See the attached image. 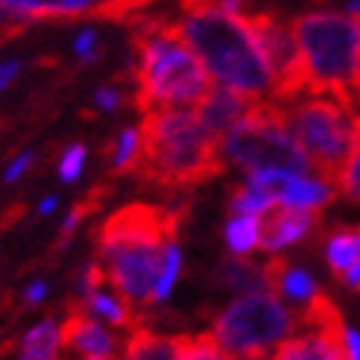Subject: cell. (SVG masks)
Instances as JSON below:
<instances>
[{
	"label": "cell",
	"mask_w": 360,
	"mask_h": 360,
	"mask_svg": "<svg viewBox=\"0 0 360 360\" xmlns=\"http://www.w3.org/2000/svg\"><path fill=\"white\" fill-rule=\"evenodd\" d=\"M24 217V205L18 202V205H12L9 211H4V217H0V229H9V226H15L18 220Z\"/></svg>",
	"instance_id": "cell-36"
},
{
	"label": "cell",
	"mask_w": 360,
	"mask_h": 360,
	"mask_svg": "<svg viewBox=\"0 0 360 360\" xmlns=\"http://www.w3.org/2000/svg\"><path fill=\"white\" fill-rule=\"evenodd\" d=\"M182 12H196V9H220L229 15H240L252 9V0H179Z\"/></svg>",
	"instance_id": "cell-29"
},
{
	"label": "cell",
	"mask_w": 360,
	"mask_h": 360,
	"mask_svg": "<svg viewBox=\"0 0 360 360\" xmlns=\"http://www.w3.org/2000/svg\"><path fill=\"white\" fill-rule=\"evenodd\" d=\"M273 202H278V200L266 196L264 191L252 188V185H238L229 193V214H255L258 217V214H264Z\"/></svg>",
	"instance_id": "cell-24"
},
{
	"label": "cell",
	"mask_w": 360,
	"mask_h": 360,
	"mask_svg": "<svg viewBox=\"0 0 360 360\" xmlns=\"http://www.w3.org/2000/svg\"><path fill=\"white\" fill-rule=\"evenodd\" d=\"M246 24L273 70V100L287 105L304 97V68L290 21L276 9H252L246 15Z\"/></svg>",
	"instance_id": "cell-9"
},
{
	"label": "cell",
	"mask_w": 360,
	"mask_h": 360,
	"mask_svg": "<svg viewBox=\"0 0 360 360\" xmlns=\"http://www.w3.org/2000/svg\"><path fill=\"white\" fill-rule=\"evenodd\" d=\"M296 331V314L276 293H246L214 316L211 337L226 354L264 357L276 343Z\"/></svg>",
	"instance_id": "cell-7"
},
{
	"label": "cell",
	"mask_w": 360,
	"mask_h": 360,
	"mask_svg": "<svg viewBox=\"0 0 360 360\" xmlns=\"http://www.w3.org/2000/svg\"><path fill=\"white\" fill-rule=\"evenodd\" d=\"M97 41H100V35H97V30H91V27L82 30V32L77 35L74 50H77V56H79L82 65H91V62L100 59V47H97Z\"/></svg>",
	"instance_id": "cell-30"
},
{
	"label": "cell",
	"mask_w": 360,
	"mask_h": 360,
	"mask_svg": "<svg viewBox=\"0 0 360 360\" xmlns=\"http://www.w3.org/2000/svg\"><path fill=\"white\" fill-rule=\"evenodd\" d=\"M223 235L231 255H249L258 249V217L255 214H231Z\"/></svg>",
	"instance_id": "cell-21"
},
{
	"label": "cell",
	"mask_w": 360,
	"mask_h": 360,
	"mask_svg": "<svg viewBox=\"0 0 360 360\" xmlns=\"http://www.w3.org/2000/svg\"><path fill=\"white\" fill-rule=\"evenodd\" d=\"M85 155H88L85 143H70V147L62 153V158H59V179H62L65 185L77 182V179L82 176V167H85Z\"/></svg>",
	"instance_id": "cell-28"
},
{
	"label": "cell",
	"mask_w": 360,
	"mask_h": 360,
	"mask_svg": "<svg viewBox=\"0 0 360 360\" xmlns=\"http://www.w3.org/2000/svg\"><path fill=\"white\" fill-rule=\"evenodd\" d=\"M290 266L287 258H269L264 264L255 261H243L240 255L235 258H223L217 264V273H214V281H217L223 290L231 293H278V281L284 276V269Z\"/></svg>",
	"instance_id": "cell-12"
},
{
	"label": "cell",
	"mask_w": 360,
	"mask_h": 360,
	"mask_svg": "<svg viewBox=\"0 0 360 360\" xmlns=\"http://www.w3.org/2000/svg\"><path fill=\"white\" fill-rule=\"evenodd\" d=\"M30 165H32V153H24V155H18L15 161H12V167L6 170V182H18V179H21L27 170H30Z\"/></svg>",
	"instance_id": "cell-33"
},
{
	"label": "cell",
	"mask_w": 360,
	"mask_h": 360,
	"mask_svg": "<svg viewBox=\"0 0 360 360\" xmlns=\"http://www.w3.org/2000/svg\"><path fill=\"white\" fill-rule=\"evenodd\" d=\"M273 360H352L346 349V337L304 331L299 337H284Z\"/></svg>",
	"instance_id": "cell-15"
},
{
	"label": "cell",
	"mask_w": 360,
	"mask_h": 360,
	"mask_svg": "<svg viewBox=\"0 0 360 360\" xmlns=\"http://www.w3.org/2000/svg\"><path fill=\"white\" fill-rule=\"evenodd\" d=\"M18 70H21V62H4L0 65V91L18 77Z\"/></svg>",
	"instance_id": "cell-35"
},
{
	"label": "cell",
	"mask_w": 360,
	"mask_h": 360,
	"mask_svg": "<svg viewBox=\"0 0 360 360\" xmlns=\"http://www.w3.org/2000/svg\"><path fill=\"white\" fill-rule=\"evenodd\" d=\"M334 191H337V196H343L346 202L360 205V147L346 158V165L340 167V173L334 179Z\"/></svg>",
	"instance_id": "cell-25"
},
{
	"label": "cell",
	"mask_w": 360,
	"mask_h": 360,
	"mask_svg": "<svg viewBox=\"0 0 360 360\" xmlns=\"http://www.w3.org/2000/svg\"><path fill=\"white\" fill-rule=\"evenodd\" d=\"M281 205L290 208H304V211H322L328 202L337 200V191L328 182H319L311 176H293V182L287 185V191L278 196Z\"/></svg>",
	"instance_id": "cell-19"
},
{
	"label": "cell",
	"mask_w": 360,
	"mask_h": 360,
	"mask_svg": "<svg viewBox=\"0 0 360 360\" xmlns=\"http://www.w3.org/2000/svg\"><path fill=\"white\" fill-rule=\"evenodd\" d=\"M252 103L255 100H249L238 91H231V88L220 85V88H211L193 109H196V117H200V123L205 126V129L217 141H223L240 123V117L249 112Z\"/></svg>",
	"instance_id": "cell-14"
},
{
	"label": "cell",
	"mask_w": 360,
	"mask_h": 360,
	"mask_svg": "<svg viewBox=\"0 0 360 360\" xmlns=\"http://www.w3.org/2000/svg\"><path fill=\"white\" fill-rule=\"evenodd\" d=\"M21 360H62L59 354H30V352H21Z\"/></svg>",
	"instance_id": "cell-39"
},
{
	"label": "cell",
	"mask_w": 360,
	"mask_h": 360,
	"mask_svg": "<svg viewBox=\"0 0 360 360\" xmlns=\"http://www.w3.org/2000/svg\"><path fill=\"white\" fill-rule=\"evenodd\" d=\"M21 352L30 354H56L59 349V326L53 319H41L39 326H32L24 337H21Z\"/></svg>",
	"instance_id": "cell-23"
},
{
	"label": "cell",
	"mask_w": 360,
	"mask_h": 360,
	"mask_svg": "<svg viewBox=\"0 0 360 360\" xmlns=\"http://www.w3.org/2000/svg\"><path fill=\"white\" fill-rule=\"evenodd\" d=\"M226 161L246 170H290L299 176H308L311 165L304 158L302 147L296 143L290 123H287L284 105L276 100H255L249 112L240 117V123L231 129L223 141Z\"/></svg>",
	"instance_id": "cell-6"
},
{
	"label": "cell",
	"mask_w": 360,
	"mask_h": 360,
	"mask_svg": "<svg viewBox=\"0 0 360 360\" xmlns=\"http://www.w3.org/2000/svg\"><path fill=\"white\" fill-rule=\"evenodd\" d=\"M296 143L308 158L319 182L334 185L340 167L360 147V109L357 103L331 94H304L284 105Z\"/></svg>",
	"instance_id": "cell-5"
},
{
	"label": "cell",
	"mask_w": 360,
	"mask_h": 360,
	"mask_svg": "<svg viewBox=\"0 0 360 360\" xmlns=\"http://www.w3.org/2000/svg\"><path fill=\"white\" fill-rule=\"evenodd\" d=\"M105 167L112 176H132L135 158H138V126H126L120 129L103 150Z\"/></svg>",
	"instance_id": "cell-20"
},
{
	"label": "cell",
	"mask_w": 360,
	"mask_h": 360,
	"mask_svg": "<svg viewBox=\"0 0 360 360\" xmlns=\"http://www.w3.org/2000/svg\"><path fill=\"white\" fill-rule=\"evenodd\" d=\"M179 273H182V252H179L176 243H170L167 246V255H165V264H161V276H158L155 293H153V304L170 299V290H173Z\"/></svg>",
	"instance_id": "cell-26"
},
{
	"label": "cell",
	"mask_w": 360,
	"mask_h": 360,
	"mask_svg": "<svg viewBox=\"0 0 360 360\" xmlns=\"http://www.w3.org/2000/svg\"><path fill=\"white\" fill-rule=\"evenodd\" d=\"M349 12H354V15H360V0H349Z\"/></svg>",
	"instance_id": "cell-40"
},
{
	"label": "cell",
	"mask_w": 360,
	"mask_h": 360,
	"mask_svg": "<svg viewBox=\"0 0 360 360\" xmlns=\"http://www.w3.org/2000/svg\"><path fill=\"white\" fill-rule=\"evenodd\" d=\"M278 290L287 293L290 299H296V302H308V299L316 293V284H314V278H311L308 273H304V269L287 266L284 276H281V281H278Z\"/></svg>",
	"instance_id": "cell-27"
},
{
	"label": "cell",
	"mask_w": 360,
	"mask_h": 360,
	"mask_svg": "<svg viewBox=\"0 0 360 360\" xmlns=\"http://www.w3.org/2000/svg\"><path fill=\"white\" fill-rule=\"evenodd\" d=\"M226 170L220 141L188 109H153L138 123L132 176L161 193L200 188Z\"/></svg>",
	"instance_id": "cell-1"
},
{
	"label": "cell",
	"mask_w": 360,
	"mask_h": 360,
	"mask_svg": "<svg viewBox=\"0 0 360 360\" xmlns=\"http://www.w3.org/2000/svg\"><path fill=\"white\" fill-rule=\"evenodd\" d=\"M326 261L337 278L360 264V226H337L326 235Z\"/></svg>",
	"instance_id": "cell-18"
},
{
	"label": "cell",
	"mask_w": 360,
	"mask_h": 360,
	"mask_svg": "<svg viewBox=\"0 0 360 360\" xmlns=\"http://www.w3.org/2000/svg\"><path fill=\"white\" fill-rule=\"evenodd\" d=\"M316 226H319V211H304V208L273 202L258 220V249L276 255L278 249L304 240L311 231H316Z\"/></svg>",
	"instance_id": "cell-13"
},
{
	"label": "cell",
	"mask_w": 360,
	"mask_h": 360,
	"mask_svg": "<svg viewBox=\"0 0 360 360\" xmlns=\"http://www.w3.org/2000/svg\"><path fill=\"white\" fill-rule=\"evenodd\" d=\"M185 223V205H153V202H126L109 214L94 229V249H117V246H170L179 238Z\"/></svg>",
	"instance_id": "cell-8"
},
{
	"label": "cell",
	"mask_w": 360,
	"mask_h": 360,
	"mask_svg": "<svg viewBox=\"0 0 360 360\" xmlns=\"http://www.w3.org/2000/svg\"><path fill=\"white\" fill-rule=\"evenodd\" d=\"M165 255L167 246H117L97 252L94 258L100 261L105 281H112L120 299H126L132 308L150 311Z\"/></svg>",
	"instance_id": "cell-10"
},
{
	"label": "cell",
	"mask_w": 360,
	"mask_h": 360,
	"mask_svg": "<svg viewBox=\"0 0 360 360\" xmlns=\"http://www.w3.org/2000/svg\"><path fill=\"white\" fill-rule=\"evenodd\" d=\"M176 360H229L208 331L205 334H179Z\"/></svg>",
	"instance_id": "cell-22"
},
{
	"label": "cell",
	"mask_w": 360,
	"mask_h": 360,
	"mask_svg": "<svg viewBox=\"0 0 360 360\" xmlns=\"http://www.w3.org/2000/svg\"><path fill=\"white\" fill-rule=\"evenodd\" d=\"M4 4L32 24V21H79V18H91L100 0H4Z\"/></svg>",
	"instance_id": "cell-16"
},
{
	"label": "cell",
	"mask_w": 360,
	"mask_h": 360,
	"mask_svg": "<svg viewBox=\"0 0 360 360\" xmlns=\"http://www.w3.org/2000/svg\"><path fill=\"white\" fill-rule=\"evenodd\" d=\"M4 41H9V39H6V35H0V44H4Z\"/></svg>",
	"instance_id": "cell-43"
},
{
	"label": "cell",
	"mask_w": 360,
	"mask_h": 360,
	"mask_svg": "<svg viewBox=\"0 0 360 360\" xmlns=\"http://www.w3.org/2000/svg\"><path fill=\"white\" fill-rule=\"evenodd\" d=\"M56 202H59L56 196H47V200L39 205V214H41V217H44V214H50V211H56Z\"/></svg>",
	"instance_id": "cell-38"
},
{
	"label": "cell",
	"mask_w": 360,
	"mask_h": 360,
	"mask_svg": "<svg viewBox=\"0 0 360 360\" xmlns=\"http://www.w3.org/2000/svg\"><path fill=\"white\" fill-rule=\"evenodd\" d=\"M346 349H349V357L352 360H360V334L357 331H346Z\"/></svg>",
	"instance_id": "cell-37"
},
{
	"label": "cell",
	"mask_w": 360,
	"mask_h": 360,
	"mask_svg": "<svg viewBox=\"0 0 360 360\" xmlns=\"http://www.w3.org/2000/svg\"><path fill=\"white\" fill-rule=\"evenodd\" d=\"M132 44V82L135 109H188L211 91V74L200 56L188 47L176 21L158 18H126Z\"/></svg>",
	"instance_id": "cell-2"
},
{
	"label": "cell",
	"mask_w": 360,
	"mask_h": 360,
	"mask_svg": "<svg viewBox=\"0 0 360 360\" xmlns=\"http://www.w3.org/2000/svg\"><path fill=\"white\" fill-rule=\"evenodd\" d=\"M290 30L304 68V94L349 100L360 79V15L308 9L293 18Z\"/></svg>",
	"instance_id": "cell-4"
},
{
	"label": "cell",
	"mask_w": 360,
	"mask_h": 360,
	"mask_svg": "<svg viewBox=\"0 0 360 360\" xmlns=\"http://www.w3.org/2000/svg\"><path fill=\"white\" fill-rule=\"evenodd\" d=\"M59 346L77 354H120L123 340L103 328L82 299L70 296L65 302V319L59 326Z\"/></svg>",
	"instance_id": "cell-11"
},
{
	"label": "cell",
	"mask_w": 360,
	"mask_h": 360,
	"mask_svg": "<svg viewBox=\"0 0 360 360\" xmlns=\"http://www.w3.org/2000/svg\"><path fill=\"white\" fill-rule=\"evenodd\" d=\"M240 360H264V357H240Z\"/></svg>",
	"instance_id": "cell-42"
},
{
	"label": "cell",
	"mask_w": 360,
	"mask_h": 360,
	"mask_svg": "<svg viewBox=\"0 0 360 360\" xmlns=\"http://www.w3.org/2000/svg\"><path fill=\"white\" fill-rule=\"evenodd\" d=\"M94 100H97V105L103 112H117L123 105V91L117 85H105V88H100V91L94 94Z\"/></svg>",
	"instance_id": "cell-32"
},
{
	"label": "cell",
	"mask_w": 360,
	"mask_h": 360,
	"mask_svg": "<svg viewBox=\"0 0 360 360\" xmlns=\"http://www.w3.org/2000/svg\"><path fill=\"white\" fill-rule=\"evenodd\" d=\"M352 97H354V103H357V109H360V79H357V85H354V91H352Z\"/></svg>",
	"instance_id": "cell-41"
},
{
	"label": "cell",
	"mask_w": 360,
	"mask_h": 360,
	"mask_svg": "<svg viewBox=\"0 0 360 360\" xmlns=\"http://www.w3.org/2000/svg\"><path fill=\"white\" fill-rule=\"evenodd\" d=\"M27 27H30L27 18L15 15V12L4 4V0H0V35H6V39H18L21 32H27Z\"/></svg>",
	"instance_id": "cell-31"
},
{
	"label": "cell",
	"mask_w": 360,
	"mask_h": 360,
	"mask_svg": "<svg viewBox=\"0 0 360 360\" xmlns=\"http://www.w3.org/2000/svg\"><path fill=\"white\" fill-rule=\"evenodd\" d=\"M112 193H115L112 185H94V188H88V191H85L82 200L74 202V208L68 211V217H65V223H62V231H59V240L50 246V258H59V255H62V252L70 246V240H74L77 226H79L85 217L97 214L105 202H109V196H112Z\"/></svg>",
	"instance_id": "cell-17"
},
{
	"label": "cell",
	"mask_w": 360,
	"mask_h": 360,
	"mask_svg": "<svg viewBox=\"0 0 360 360\" xmlns=\"http://www.w3.org/2000/svg\"><path fill=\"white\" fill-rule=\"evenodd\" d=\"M47 296V284L44 281H35L24 290V304H39L41 299Z\"/></svg>",
	"instance_id": "cell-34"
},
{
	"label": "cell",
	"mask_w": 360,
	"mask_h": 360,
	"mask_svg": "<svg viewBox=\"0 0 360 360\" xmlns=\"http://www.w3.org/2000/svg\"><path fill=\"white\" fill-rule=\"evenodd\" d=\"M179 30L220 85L249 100L273 94V70H269L246 18L220 9H196L185 12Z\"/></svg>",
	"instance_id": "cell-3"
}]
</instances>
